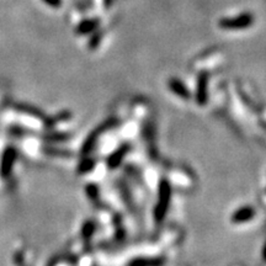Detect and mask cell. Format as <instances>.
<instances>
[{"instance_id":"cell-1","label":"cell","mask_w":266,"mask_h":266,"mask_svg":"<svg viewBox=\"0 0 266 266\" xmlns=\"http://www.w3.org/2000/svg\"><path fill=\"white\" fill-rule=\"evenodd\" d=\"M254 24V16L250 13L242 14L237 18L232 19H222L219 21V26L228 30H242V28H248Z\"/></svg>"},{"instance_id":"cell-2","label":"cell","mask_w":266,"mask_h":266,"mask_svg":"<svg viewBox=\"0 0 266 266\" xmlns=\"http://www.w3.org/2000/svg\"><path fill=\"white\" fill-rule=\"evenodd\" d=\"M16 149L14 147H8L4 150L2 156V160H0V175L3 179H7L10 175L11 171H13V167L16 162Z\"/></svg>"},{"instance_id":"cell-3","label":"cell","mask_w":266,"mask_h":266,"mask_svg":"<svg viewBox=\"0 0 266 266\" xmlns=\"http://www.w3.org/2000/svg\"><path fill=\"white\" fill-rule=\"evenodd\" d=\"M169 200H170V187H169L168 182L163 181L162 184H160L159 202L158 205H157V212H156V217L158 221H162V219L164 218L165 213H167Z\"/></svg>"},{"instance_id":"cell-4","label":"cell","mask_w":266,"mask_h":266,"mask_svg":"<svg viewBox=\"0 0 266 266\" xmlns=\"http://www.w3.org/2000/svg\"><path fill=\"white\" fill-rule=\"evenodd\" d=\"M254 214H255V211L248 206V207H243L237 211V212L233 214V217H232V219H233V222H238V223L247 222L253 218Z\"/></svg>"},{"instance_id":"cell-5","label":"cell","mask_w":266,"mask_h":266,"mask_svg":"<svg viewBox=\"0 0 266 266\" xmlns=\"http://www.w3.org/2000/svg\"><path fill=\"white\" fill-rule=\"evenodd\" d=\"M98 24L99 21L96 19L85 20V21L80 22V25H78V27H77V32L82 33V35L91 32L93 30H95L96 26H98Z\"/></svg>"},{"instance_id":"cell-6","label":"cell","mask_w":266,"mask_h":266,"mask_svg":"<svg viewBox=\"0 0 266 266\" xmlns=\"http://www.w3.org/2000/svg\"><path fill=\"white\" fill-rule=\"evenodd\" d=\"M169 85H170L171 90H173L174 93H176L177 95L182 96V98H187L188 96L187 90L185 89L184 85H182V83L179 82V80H170V82H169Z\"/></svg>"},{"instance_id":"cell-7","label":"cell","mask_w":266,"mask_h":266,"mask_svg":"<svg viewBox=\"0 0 266 266\" xmlns=\"http://www.w3.org/2000/svg\"><path fill=\"white\" fill-rule=\"evenodd\" d=\"M162 264L160 260L157 259H137L130 264V266H159Z\"/></svg>"},{"instance_id":"cell-8","label":"cell","mask_w":266,"mask_h":266,"mask_svg":"<svg viewBox=\"0 0 266 266\" xmlns=\"http://www.w3.org/2000/svg\"><path fill=\"white\" fill-rule=\"evenodd\" d=\"M206 88H207V78H206V75H201L199 82V95H197L200 102H204L206 98Z\"/></svg>"},{"instance_id":"cell-9","label":"cell","mask_w":266,"mask_h":266,"mask_svg":"<svg viewBox=\"0 0 266 266\" xmlns=\"http://www.w3.org/2000/svg\"><path fill=\"white\" fill-rule=\"evenodd\" d=\"M125 151L126 149L124 148V149H121L120 151H116L115 154H113L112 157H111L110 159H108V164H110V167H116L117 164H119L120 162H121V159H122V156H124L125 154Z\"/></svg>"},{"instance_id":"cell-10","label":"cell","mask_w":266,"mask_h":266,"mask_svg":"<svg viewBox=\"0 0 266 266\" xmlns=\"http://www.w3.org/2000/svg\"><path fill=\"white\" fill-rule=\"evenodd\" d=\"M44 2L52 8H59L62 5V0H44Z\"/></svg>"},{"instance_id":"cell-11","label":"cell","mask_w":266,"mask_h":266,"mask_svg":"<svg viewBox=\"0 0 266 266\" xmlns=\"http://www.w3.org/2000/svg\"><path fill=\"white\" fill-rule=\"evenodd\" d=\"M264 257L266 259V248H265V251H264Z\"/></svg>"}]
</instances>
